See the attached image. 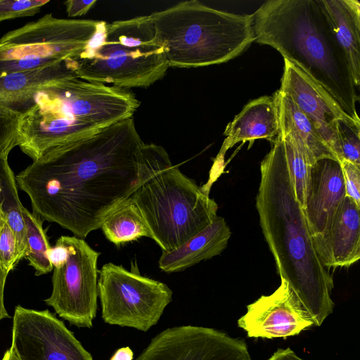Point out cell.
<instances>
[{
    "label": "cell",
    "instance_id": "obj_13",
    "mask_svg": "<svg viewBox=\"0 0 360 360\" xmlns=\"http://www.w3.org/2000/svg\"><path fill=\"white\" fill-rule=\"evenodd\" d=\"M269 295H262L247 306V312L238 320V327L249 338H287L314 325L310 314L283 278Z\"/></svg>",
    "mask_w": 360,
    "mask_h": 360
},
{
    "label": "cell",
    "instance_id": "obj_31",
    "mask_svg": "<svg viewBox=\"0 0 360 360\" xmlns=\"http://www.w3.org/2000/svg\"><path fill=\"white\" fill-rule=\"evenodd\" d=\"M96 2V0H68L64 4L69 17H79L85 15Z\"/></svg>",
    "mask_w": 360,
    "mask_h": 360
},
{
    "label": "cell",
    "instance_id": "obj_20",
    "mask_svg": "<svg viewBox=\"0 0 360 360\" xmlns=\"http://www.w3.org/2000/svg\"><path fill=\"white\" fill-rule=\"evenodd\" d=\"M335 39L348 62L357 88L360 84V3L357 0H320Z\"/></svg>",
    "mask_w": 360,
    "mask_h": 360
},
{
    "label": "cell",
    "instance_id": "obj_15",
    "mask_svg": "<svg viewBox=\"0 0 360 360\" xmlns=\"http://www.w3.org/2000/svg\"><path fill=\"white\" fill-rule=\"evenodd\" d=\"M346 198L340 163L323 158L311 166L304 215L314 247L326 236Z\"/></svg>",
    "mask_w": 360,
    "mask_h": 360
},
{
    "label": "cell",
    "instance_id": "obj_11",
    "mask_svg": "<svg viewBox=\"0 0 360 360\" xmlns=\"http://www.w3.org/2000/svg\"><path fill=\"white\" fill-rule=\"evenodd\" d=\"M11 348L18 360H93L51 312L20 305L15 308Z\"/></svg>",
    "mask_w": 360,
    "mask_h": 360
},
{
    "label": "cell",
    "instance_id": "obj_25",
    "mask_svg": "<svg viewBox=\"0 0 360 360\" xmlns=\"http://www.w3.org/2000/svg\"><path fill=\"white\" fill-rule=\"evenodd\" d=\"M281 135L285 161L293 187L295 198L302 209L305 204L311 165L300 144L289 134Z\"/></svg>",
    "mask_w": 360,
    "mask_h": 360
},
{
    "label": "cell",
    "instance_id": "obj_4",
    "mask_svg": "<svg viewBox=\"0 0 360 360\" xmlns=\"http://www.w3.org/2000/svg\"><path fill=\"white\" fill-rule=\"evenodd\" d=\"M139 105L127 89L74 75L53 89L37 93L21 111L18 146L34 161L52 148L133 117Z\"/></svg>",
    "mask_w": 360,
    "mask_h": 360
},
{
    "label": "cell",
    "instance_id": "obj_2",
    "mask_svg": "<svg viewBox=\"0 0 360 360\" xmlns=\"http://www.w3.org/2000/svg\"><path fill=\"white\" fill-rule=\"evenodd\" d=\"M256 197L259 224L277 271L320 326L334 308L333 281L315 251L302 209L295 198L281 135L260 165Z\"/></svg>",
    "mask_w": 360,
    "mask_h": 360
},
{
    "label": "cell",
    "instance_id": "obj_22",
    "mask_svg": "<svg viewBox=\"0 0 360 360\" xmlns=\"http://www.w3.org/2000/svg\"><path fill=\"white\" fill-rule=\"evenodd\" d=\"M100 229L105 238L118 246L141 237L153 240L152 233L141 211L131 198L112 211Z\"/></svg>",
    "mask_w": 360,
    "mask_h": 360
},
{
    "label": "cell",
    "instance_id": "obj_19",
    "mask_svg": "<svg viewBox=\"0 0 360 360\" xmlns=\"http://www.w3.org/2000/svg\"><path fill=\"white\" fill-rule=\"evenodd\" d=\"M279 131L278 112L275 94L250 101L226 127V136L221 152H226L236 143L257 139H271Z\"/></svg>",
    "mask_w": 360,
    "mask_h": 360
},
{
    "label": "cell",
    "instance_id": "obj_12",
    "mask_svg": "<svg viewBox=\"0 0 360 360\" xmlns=\"http://www.w3.org/2000/svg\"><path fill=\"white\" fill-rule=\"evenodd\" d=\"M136 360H252L243 339L218 330L183 326L154 337Z\"/></svg>",
    "mask_w": 360,
    "mask_h": 360
},
{
    "label": "cell",
    "instance_id": "obj_29",
    "mask_svg": "<svg viewBox=\"0 0 360 360\" xmlns=\"http://www.w3.org/2000/svg\"><path fill=\"white\" fill-rule=\"evenodd\" d=\"M20 260L15 234L5 222L0 229V266L9 273Z\"/></svg>",
    "mask_w": 360,
    "mask_h": 360
},
{
    "label": "cell",
    "instance_id": "obj_17",
    "mask_svg": "<svg viewBox=\"0 0 360 360\" xmlns=\"http://www.w3.org/2000/svg\"><path fill=\"white\" fill-rule=\"evenodd\" d=\"M231 231L225 219L217 216L204 229L171 251H162L159 268L166 273L184 271L220 255L226 248Z\"/></svg>",
    "mask_w": 360,
    "mask_h": 360
},
{
    "label": "cell",
    "instance_id": "obj_34",
    "mask_svg": "<svg viewBox=\"0 0 360 360\" xmlns=\"http://www.w3.org/2000/svg\"><path fill=\"white\" fill-rule=\"evenodd\" d=\"M133 352L129 347L118 349L110 360H132Z\"/></svg>",
    "mask_w": 360,
    "mask_h": 360
},
{
    "label": "cell",
    "instance_id": "obj_9",
    "mask_svg": "<svg viewBox=\"0 0 360 360\" xmlns=\"http://www.w3.org/2000/svg\"><path fill=\"white\" fill-rule=\"evenodd\" d=\"M98 295L104 322L146 332L159 321L172 291L138 271L108 262L98 269Z\"/></svg>",
    "mask_w": 360,
    "mask_h": 360
},
{
    "label": "cell",
    "instance_id": "obj_27",
    "mask_svg": "<svg viewBox=\"0 0 360 360\" xmlns=\"http://www.w3.org/2000/svg\"><path fill=\"white\" fill-rule=\"evenodd\" d=\"M341 158L360 165V123L338 121Z\"/></svg>",
    "mask_w": 360,
    "mask_h": 360
},
{
    "label": "cell",
    "instance_id": "obj_21",
    "mask_svg": "<svg viewBox=\"0 0 360 360\" xmlns=\"http://www.w3.org/2000/svg\"><path fill=\"white\" fill-rule=\"evenodd\" d=\"M279 131L290 135L300 146L311 166L323 158L338 160L314 124L290 97L278 89L275 94Z\"/></svg>",
    "mask_w": 360,
    "mask_h": 360
},
{
    "label": "cell",
    "instance_id": "obj_33",
    "mask_svg": "<svg viewBox=\"0 0 360 360\" xmlns=\"http://www.w3.org/2000/svg\"><path fill=\"white\" fill-rule=\"evenodd\" d=\"M267 360H304L290 348L278 349Z\"/></svg>",
    "mask_w": 360,
    "mask_h": 360
},
{
    "label": "cell",
    "instance_id": "obj_10",
    "mask_svg": "<svg viewBox=\"0 0 360 360\" xmlns=\"http://www.w3.org/2000/svg\"><path fill=\"white\" fill-rule=\"evenodd\" d=\"M101 22L46 14L0 38V62L26 58L63 62L75 58L97 33Z\"/></svg>",
    "mask_w": 360,
    "mask_h": 360
},
{
    "label": "cell",
    "instance_id": "obj_24",
    "mask_svg": "<svg viewBox=\"0 0 360 360\" xmlns=\"http://www.w3.org/2000/svg\"><path fill=\"white\" fill-rule=\"evenodd\" d=\"M22 213L27 243V251L25 258L35 269L36 276L46 274L53 270V266L49 259V255L51 247L42 226L43 221L24 206Z\"/></svg>",
    "mask_w": 360,
    "mask_h": 360
},
{
    "label": "cell",
    "instance_id": "obj_23",
    "mask_svg": "<svg viewBox=\"0 0 360 360\" xmlns=\"http://www.w3.org/2000/svg\"><path fill=\"white\" fill-rule=\"evenodd\" d=\"M0 205L6 222L13 231L20 259L27 251L25 226L22 216L23 205L18 194L15 176L10 167L8 158L0 157Z\"/></svg>",
    "mask_w": 360,
    "mask_h": 360
},
{
    "label": "cell",
    "instance_id": "obj_7",
    "mask_svg": "<svg viewBox=\"0 0 360 360\" xmlns=\"http://www.w3.org/2000/svg\"><path fill=\"white\" fill-rule=\"evenodd\" d=\"M65 61L81 79L124 89L148 87L169 68L149 15L101 21L86 49Z\"/></svg>",
    "mask_w": 360,
    "mask_h": 360
},
{
    "label": "cell",
    "instance_id": "obj_8",
    "mask_svg": "<svg viewBox=\"0 0 360 360\" xmlns=\"http://www.w3.org/2000/svg\"><path fill=\"white\" fill-rule=\"evenodd\" d=\"M100 255L75 236H60L49 251L53 288L44 301L60 317L78 327L91 328L96 314Z\"/></svg>",
    "mask_w": 360,
    "mask_h": 360
},
{
    "label": "cell",
    "instance_id": "obj_28",
    "mask_svg": "<svg viewBox=\"0 0 360 360\" xmlns=\"http://www.w3.org/2000/svg\"><path fill=\"white\" fill-rule=\"evenodd\" d=\"M48 3L49 0H0V22L34 15Z\"/></svg>",
    "mask_w": 360,
    "mask_h": 360
},
{
    "label": "cell",
    "instance_id": "obj_18",
    "mask_svg": "<svg viewBox=\"0 0 360 360\" xmlns=\"http://www.w3.org/2000/svg\"><path fill=\"white\" fill-rule=\"evenodd\" d=\"M74 75L66 61L30 71L0 73V105L25 109L37 93L53 89Z\"/></svg>",
    "mask_w": 360,
    "mask_h": 360
},
{
    "label": "cell",
    "instance_id": "obj_32",
    "mask_svg": "<svg viewBox=\"0 0 360 360\" xmlns=\"http://www.w3.org/2000/svg\"><path fill=\"white\" fill-rule=\"evenodd\" d=\"M8 272L0 266V321L8 318L9 315L4 305V288L6 284Z\"/></svg>",
    "mask_w": 360,
    "mask_h": 360
},
{
    "label": "cell",
    "instance_id": "obj_3",
    "mask_svg": "<svg viewBox=\"0 0 360 360\" xmlns=\"http://www.w3.org/2000/svg\"><path fill=\"white\" fill-rule=\"evenodd\" d=\"M252 16L255 41L277 50L360 121L359 88L320 0H269Z\"/></svg>",
    "mask_w": 360,
    "mask_h": 360
},
{
    "label": "cell",
    "instance_id": "obj_6",
    "mask_svg": "<svg viewBox=\"0 0 360 360\" xmlns=\"http://www.w3.org/2000/svg\"><path fill=\"white\" fill-rule=\"evenodd\" d=\"M169 67L198 68L236 58L255 41L252 15L179 2L149 15Z\"/></svg>",
    "mask_w": 360,
    "mask_h": 360
},
{
    "label": "cell",
    "instance_id": "obj_35",
    "mask_svg": "<svg viewBox=\"0 0 360 360\" xmlns=\"http://www.w3.org/2000/svg\"><path fill=\"white\" fill-rule=\"evenodd\" d=\"M1 360H18V359L15 355L11 348H10L5 352Z\"/></svg>",
    "mask_w": 360,
    "mask_h": 360
},
{
    "label": "cell",
    "instance_id": "obj_30",
    "mask_svg": "<svg viewBox=\"0 0 360 360\" xmlns=\"http://www.w3.org/2000/svg\"><path fill=\"white\" fill-rule=\"evenodd\" d=\"M340 163L344 176L346 196L352 198L360 207V165L345 160Z\"/></svg>",
    "mask_w": 360,
    "mask_h": 360
},
{
    "label": "cell",
    "instance_id": "obj_16",
    "mask_svg": "<svg viewBox=\"0 0 360 360\" xmlns=\"http://www.w3.org/2000/svg\"><path fill=\"white\" fill-rule=\"evenodd\" d=\"M360 207L346 196L342 209L324 238L315 247L323 266L348 267L360 258Z\"/></svg>",
    "mask_w": 360,
    "mask_h": 360
},
{
    "label": "cell",
    "instance_id": "obj_5",
    "mask_svg": "<svg viewBox=\"0 0 360 360\" xmlns=\"http://www.w3.org/2000/svg\"><path fill=\"white\" fill-rule=\"evenodd\" d=\"M138 167L139 186L130 198L162 251L177 248L217 216V202L172 164L162 146L143 142Z\"/></svg>",
    "mask_w": 360,
    "mask_h": 360
},
{
    "label": "cell",
    "instance_id": "obj_26",
    "mask_svg": "<svg viewBox=\"0 0 360 360\" xmlns=\"http://www.w3.org/2000/svg\"><path fill=\"white\" fill-rule=\"evenodd\" d=\"M21 110L0 105V157L8 158L13 148L19 146Z\"/></svg>",
    "mask_w": 360,
    "mask_h": 360
},
{
    "label": "cell",
    "instance_id": "obj_1",
    "mask_svg": "<svg viewBox=\"0 0 360 360\" xmlns=\"http://www.w3.org/2000/svg\"><path fill=\"white\" fill-rule=\"evenodd\" d=\"M133 117L52 148L15 176L33 213L84 239L139 186Z\"/></svg>",
    "mask_w": 360,
    "mask_h": 360
},
{
    "label": "cell",
    "instance_id": "obj_14",
    "mask_svg": "<svg viewBox=\"0 0 360 360\" xmlns=\"http://www.w3.org/2000/svg\"><path fill=\"white\" fill-rule=\"evenodd\" d=\"M279 89L288 95L306 115L340 162L338 121L352 123H360V121L352 119L326 91L285 59Z\"/></svg>",
    "mask_w": 360,
    "mask_h": 360
},
{
    "label": "cell",
    "instance_id": "obj_36",
    "mask_svg": "<svg viewBox=\"0 0 360 360\" xmlns=\"http://www.w3.org/2000/svg\"><path fill=\"white\" fill-rule=\"evenodd\" d=\"M5 222H6V219L3 212L2 207L0 205V229L2 227Z\"/></svg>",
    "mask_w": 360,
    "mask_h": 360
}]
</instances>
